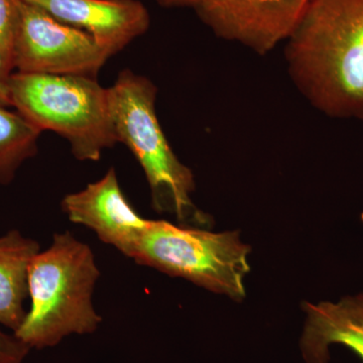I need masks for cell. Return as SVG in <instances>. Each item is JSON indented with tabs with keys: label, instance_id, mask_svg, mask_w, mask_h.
Here are the masks:
<instances>
[{
	"label": "cell",
	"instance_id": "6da1fadb",
	"mask_svg": "<svg viewBox=\"0 0 363 363\" xmlns=\"http://www.w3.org/2000/svg\"><path fill=\"white\" fill-rule=\"evenodd\" d=\"M285 44L291 81L311 106L363 121V0H310Z\"/></svg>",
	"mask_w": 363,
	"mask_h": 363
},
{
	"label": "cell",
	"instance_id": "7a4b0ae2",
	"mask_svg": "<svg viewBox=\"0 0 363 363\" xmlns=\"http://www.w3.org/2000/svg\"><path fill=\"white\" fill-rule=\"evenodd\" d=\"M99 278L89 245L69 231L55 233L51 245L30 264V305L14 334L30 350H42L69 336L95 333L104 320L93 304Z\"/></svg>",
	"mask_w": 363,
	"mask_h": 363
},
{
	"label": "cell",
	"instance_id": "3957f363",
	"mask_svg": "<svg viewBox=\"0 0 363 363\" xmlns=\"http://www.w3.org/2000/svg\"><path fill=\"white\" fill-rule=\"evenodd\" d=\"M109 89L117 143H123L142 167L155 211L174 214L184 224L206 223V215L191 198L194 174L176 156L157 119L156 85L126 69Z\"/></svg>",
	"mask_w": 363,
	"mask_h": 363
},
{
	"label": "cell",
	"instance_id": "277c9868",
	"mask_svg": "<svg viewBox=\"0 0 363 363\" xmlns=\"http://www.w3.org/2000/svg\"><path fill=\"white\" fill-rule=\"evenodd\" d=\"M9 97L14 111L38 130L65 138L78 161H99L117 143L111 89L95 78L13 72Z\"/></svg>",
	"mask_w": 363,
	"mask_h": 363
},
{
	"label": "cell",
	"instance_id": "5b68a950",
	"mask_svg": "<svg viewBox=\"0 0 363 363\" xmlns=\"http://www.w3.org/2000/svg\"><path fill=\"white\" fill-rule=\"evenodd\" d=\"M250 252V247L238 233H211L149 219L130 259L140 266L240 301L245 297Z\"/></svg>",
	"mask_w": 363,
	"mask_h": 363
},
{
	"label": "cell",
	"instance_id": "8992f818",
	"mask_svg": "<svg viewBox=\"0 0 363 363\" xmlns=\"http://www.w3.org/2000/svg\"><path fill=\"white\" fill-rule=\"evenodd\" d=\"M109 58L88 33L23 0L11 56L13 72L96 79Z\"/></svg>",
	"mask_w": 363,
	"mask_h": 363
},
{
	"label": "cell",
	"instance_id": "52a82bcc",
	"mask_svg": "<svg viewBox=\"0 0 363 363\" xmlns=\"http://www.w3.org/2000/svg\"><path fill=\"white\" fill-rule=\"evenodd\" d=\"M310 0H200L196 13L216 37L266 56L293 32Z\"/></svg>",
	"mask_w": 363,
	"mask_h": 363
},
{
	"label": "cell",
	"instance_id": "ba28073f",
	"mask_svg": "<svg viewBox=\"0 0 363 363\" xmlns=\"http://www.w3.org/2000/svg\"><path fill=\"white\" fill-rule=\"evenodd\" d=\"M62 210L69 220L91 229L100 240L130 259L136 241L149 219L126 199L114 168L82 190L66 195Z\"/></svg>",
	"mask_w": 363,
	"mask_h": 363
},
{
	"label": "cell",
	"instance_id": "9c48e42d",
	"mask_svg": "<svg viewBox=\"0 0 363 363\" xmlns=\"http://www.w3.org/2000/svg\"><path fill=\"white\" fill-rule=\"evenodd\" d=\"M83 30L111 56L147 32L150 16L140 0H25Z\"/></svg>",
	"mask_w": 363,
	"mask_h": 363
},
{
	"label": "cell",
	"instance_id": "30bf717a",
	"mask_svg": "<svg viewBox=\"0 0 363 363\" xmlns=\"http://www.w3.org/2000/svg\"><path fill=\"white\" fill-rule=\"evenodd\" d=\"M300 350L306 363H329L330 347L341 345L363 362V293L304 306Z\"/></svg>",
	"mask_w": 363,
	"mask_h": 363
},
{
	"label": "cell",
	"instance_id": "8fae6325",
	"mask_svg": "<svg viewBox=\"0 0 363 363\" xmlns=\"http://www.w3.org/2000/svg\"><path fill=\"white\" fill-rule=\"evenodd\" d=\"M40 252L37 240L16 229L0 236V326L13 333L28 312V272Z\"/></svg>",
	"mask_w": 363,
	"mask_h": 363
},
{
	"label": "cell",
	"instance_id": "7c38bea8",
	"mask_svg": "<svg viewBox=\"0 0 363 363\" xmlns=\"http://www.w3.org/2000/svg\"><path fill=\"white\" fill-rule=\"evenodd\" d=\"M42 131L18 111L0 106V184L9 185L28 160L38 152Z\"/></svg>",
	"mask_w": 363,
	"mask_h": 363
},
{
	"label": "cell",
	"instance_id": "4fadbf2b",
	"mask_svg": "<svg viewBox=\"0 0 363 363\" xmlns=\"http://www.w3.org/2000/svg\"><path fill=\"white\" fill-rule=\"evenodd\" d=\"M23 4V0H0V51L11 68L14 38L20 23Z\"/></svg>",
	"mask_w": 363,
	"mask_h": 363
},
{
	"label": "cell",
	"instance_id": "5bb4252c",
	"mask_svg": "<svg viewBox=\"0 0 363 363\" xmlns=\"http://www.w3.org/2000/svg\"><path fill=\"white\" fill-rule=\"evenodd\" d=\"M30 350L13 332L7 333L0 326V363H23Z\"/></svg>",
	"mask_w": 363,
	"mask_h": 363
},
{
	"label": "cell",
	"instance_id": "9a60e30c",
	"mask_svg": "<svg viewBox=\"0 0 363 363\" xmlns=\"http://www.w3.org/2000/svg\"><path fill=\"white\" fill-rule=\"evenodd\" d=\"M13 73L11 64L0 51V106L11 107L9 97V78Z\"/></svg>",
	"mask_w": 363,
	"mask_h": 363
},
{
	"label": "cell",
	"instance_id": "2e32d148",
	"mask_svg": "<svg viewBox=\"0 0 363 363\" xmlns=\"http://www.w3.org/2000/svg\"><path fill=\"white\" fill-rule=\"evenodd\" d=\"M160 6L166 9H180V7H192L195 9L200 0H155Z\"/></svg>",
	"mask_w": 363,
	"mask_h": 363
},
{
	"label": "cell",
	"instance_id": "e0dca14e",
	"mask_svg": "<svg viewBox=\"0 0 363 363\" xmlns=\"http://www.w3.org/2000/svg\"><path fill=\"white\" fill-rule=\"evenodd\" d=\"M362 220L363 221V213L362 214Z\"/></svg>",
	"mask_w": 363,
	"mask_h": 363
}]
</instances>
